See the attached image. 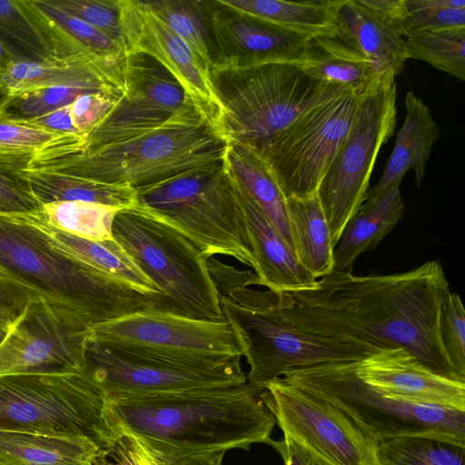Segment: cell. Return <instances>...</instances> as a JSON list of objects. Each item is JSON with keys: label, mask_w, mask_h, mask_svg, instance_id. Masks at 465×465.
<instances>
[{"label": "cell", "mask_w": 465, "mask_h": 465, "mask_svg": "<svg viewBox=\"0 0 465 465\" xmlns=\"http://www.w3.org/2000/svg\"><path fill=\"white\" fill-rule=\"evenodd\" d=\"M206 15L214 66L299 63L308 41L239 13L219 0L206 1Z\"/></svg>", "instance_id": "d6986e66"}, {"label": "cell", "mask_w": 465, "mask_h": 465, "mask_svg": "<svg viewBox=\"0 0 465 465\" xmlns=\"http://www.w3.org/2000/svg\"><path fill=\"white\" fill-rule=\"evenodd\" d=\"M440 339L459 375L465 380V312L458 293L449 292L440 311Z\"/></svg>", "instance_id": "b9f144b4"}, {"label": "cell", "mask_w": 465, "mask_h": 465, "mask_svg": "<svg viewBox=\"0 0 465 465\" xmlns=\"http://www.w3.org/2000/svg\"><path fill=\"white\" fill-rule=\"evenodd\" d=\"M60 9L82 19L124 45L123 0H51Z\"/></svg>", "instance_id": "60d3db41"}, {"label": "cell", "mask_w": 465, "mask_h": 465, "mask_svg": "<svg viewBox=\"0 0 465 465\" xmlns=\"http://www.w3.org/2000/svg\"><path fill=\"white\" fill-rule=\"evenodd\" d=\"M10 328H11V326L8 327V326H4V325L0 324V344L4 341V340L7 336V334L10 331Z\"/></svg>", "instance_id": "f907efd6"}, {"label": "cell", "mask_w": 465, "mask_h": 465, "mask_svg": "<svg viewBox=\"0 0 465 465\" xmlns=\"http://www.w3.org/2000/svg\"><path fill=\"white\" fill-rule=\"evenodd\" d=\"M108 396L86 371L0 376V430L86 438L107 454L120 440Z\"/></svg>", "instance_id": "ba28073f"}, {"label": "cell", "mask_w": 465, "mask_h": 465, "mask_svg": "<svg viewBox=\"0 0 465 465\" xmlns=\"http://www.w3.org/2000/svg\"><path fill=\"white\" fill-rule=\"evenodd\" d=\"M239 386L110 397L107 411L119 439L147 448L192 451L271 444L275 418L262 393Z\"/></svg>", "instance_id": "7a4b0ae2"}, {"label": "cell", "mask_w": 465, "mask_h": 465, "mask_svg": "<svg viewBox=\"0 0 465 465\" xmlns=\"http://www.w3.org/2000/svg\"><path fill=\"white\" fill-rule=\"evenodd\" d=\"M357 375L386 397L465 411V382L439 375L402 348L356 361Z\"/></svg>", "instance_id": "44dd1931"}, {"label": "cell", "mask_w": 465, "mask_h": 465, "mask_svg": "<svg viewBox=\"0 0 465 465\" xmlns=\"http://www.w3.org/2000/svg\"><path fill=\"white\" fill-rule=\"evenodd\" d=\"M114 207L86 202H55L43 204L39 216L50 226L94 241L113 240Z\"/></svg>", "instance_id": "e575fe53"}, {"label": "cell", "mask_w": 465, "mask_h": 465, "mask_svg": "<svg viewBox=\"0 0 465 465\" xmlns=\"http://www.w3.org/2000/svg\"><path fill=\"white\" fill-rule=\"evenodd\" d=\"M88 332L31 299L0 344V376L84 372Z\"/></svg>", "instance_id": "e0dca14e"}, {"label": "cell", "mask_w": 465, "mask_h": 465, "mask_svg": "<svg viewBox=\"0 0 465 465\" xmlns=\"http://www.w3.org/2000/svg\"><path fill=\"white\" fill-rule=\"evenodd\" d=\"M158 19L182 38L211 68L213 55L207 25L206 1H142Z\"/></svg>", "instance_id": "836d02e7"}, {"label": "cell", "mask_w": 465, "mask_h": 465, "mask_svg": "<svg viewBox=\"0 0 465 465\" xmlns=\"http://www.w3.org/2000/svg\"><path fill=\"white\" fill-rule=\"evenodd\" d=\"M282 457L283 465H320L303 449L289 438L272 440L270 444Z\"/></svg>", "instance_id": "681fc988"}, {"label": "cell", "mask_w": 465, "mask_h": 465, "mask_svg": "<svg viewBox=\"0 0 465 465\" xmlns=\"http://www.w3.org/2000/svg\"><path fill=\"white\" fill-rule=\"evenodd\" d=\"M144 448L157 460L160 465H223L225 454L223 450L192 451L165 448Z\"/></svg>", "instance_id": "bcb514c9"}, {"label": "cell", "mask_w": 465, "mask_h": 465, "mask_svg": "<svg viewBox=\"0 0 465 465\" xmlns=\"http://www.w3.org/2000/svg\"><path fill=\"white\" fill-rule=\"evenodd\" d=\"M26 122L55 134L80 135L71 119L70 104Z\"/></svg>", "instance_id": "c3c4849f"}, {"label": "cell", "mask_w": 465, "mask_h": 465, "mask_svg": "<svg viewBox=\"0 0 465 465\" xmlns=\"http://www.w3.org/2000/svg\"><path fill=\"white\" fill-rule=\"evenodd\" d=\"M96 343L174 360L211 362L242 358L243 343L227 322H210L144 310L96 325Z\"/></svg>", "instance_id": "5bb4252c"}, {"label": "cell", "mask_w": 465, "mask_h": 465, "mask_svg": "<svg viewBox=\"0 0 465 465\" xmlns=\"http://www.w3.org/2000/svg\"><path fill=\"white\" fill-rule=\"evenodd\" d=\"M102 456L86 438L0 430V465H94Z\"/></svg>", "instance_id": "484cf974"}, {"label": "cell", "mask_w": 465, "mask_h": 465, "mask_svg": "<svg viewBox=\"0 0 465 465\" xmlns=\"http://www.w3.org/2000/svg\"><path fill=\"white\" fill-rule=\"evenodd\" d=\"M355 362L297 368L282 378L333 403L378 441L414 436L465 447V411L386 397L357 375Z\"/></svg>", "instance_id": "9c48e42d"}, {"label": "cell", "mask_w": 465, "mask_h": 465, "mask_svg": "<svg viewBox=\"0 0 465 465\" xmlns=\"http://www.w3.org/2000/svg\"><path fill=\"white\" fill-rule=\"evenodd\" d=\"M210 76L222 106L216 122L220 134L227 143L254 150L310 107L348 90L316 80L291 62L213 65Z\"/></svg>", "instance_id": "8992f818"}, {"label": "cell", "mask_w": 465, "mask_h": 465, "mask_svg": "<svg viewBox=\"0 0 465 465\" xmlns=\"http://www.w3.org/2000/svg\"><path fill=\"white\" fill-rule=\"evenodd\" d=\"M403 36L419 31L465 28L464 0H403Z\"/></svg>", "instance_id": "ab89813d"}, {"label": "cell", "mask_w": 465, "mask_h": 465, "mask_svg": "<svg viewBox=\"0 0 465 465\" xmlns=\"http://www.w3.org/2000/svg\"><path fill=\"white\" fill-rule=\"evenodd\" d=\"M124 63L125 58L90 57L48 62L9 61L0 71V88L5 95L61 85L124 93Z\"/></svg>", "instance_id": "603a6c76"}, {"label": "cell", "mask_w": 465, "mask_h": 465, "mask_svg": "<svg viewBox=\"0 0 465 465\" xmlns=\"http://www.w3.org/2000/svg\"><path fill=\"white\" fill-rule=\"evenodd\" d=\"M262 398L283 433L320 465H381L379 443L343 411L282 377Z\"/></svg>", "instance_id": "4fadbf2b"}, {"label": "cell", "mask_w": 465, "mask_h": 465, "mask_svg": "<svg viewBox=\"0 0 465 465\" xmlns=\"http://www.w3.org/2000/svg\"><path fill=\"white\" fill-rule=\"evenodd\" d=\"M211 274L220 292L225 320L240 336L249 365L246 382L264 391L268 381L302 367L333 361H359L367 357L300 331L277 312L272 292L257 291L255 275L209 258Z\"/></svg>", "instance_id": "5b68a950"}, {"label": "cell", "mask_w": 465, "mask_h": 465, "mask_svg": "<svg viewBox=\"0 0 465 465\" xmlns=\"http://www.w3.org/2000/svg\"><path fill=\"white\" fill-rule=\"evenodd\" d=\"M224 163L294 251L286 197L262 156L250 147L228 143Z\"/></svg>", "instance_id": "f1b7e54d"}, {"label": "cell", "mask_w": 465, "mask_h": 465, "mask_svg": "<svg viewBox=\"0 0 465 465\" xmlns=\"http://www.w3.org/2000/svg\"><path fill=\"white\" fill-rule=\"evenodd\" d=\"M60 135L63 134L26 121L10 119L0 102V170L12 173L26 170L35 155Z\"/></svg>", "instance_id": "74e56055"}, {"label": "cell", "mask_w": 465, "mask_h": 465, "mask_svg": "<svg viewBox=\"0 0 465 465\" xmlns=\"http://www.w3.org/2000/svg\"><path fill=\"white\" fill-rule=\"evenodd\" d=\"M219 1L239 13L308 40L336 32V10L339 0Z\"/></svg>", "instance_id": "83f0119b"}, {"label": "cell", "mask_w": 465, "mask_h": 465, "mask_svg": "<svg viewBox=\"0 0 465 465\" xmlns=\"http://www.w3.org/2000/svg\"><path fill=\"white\" fill-rule=\"evenodd\" d=\"M113 238L161 293L153 310L210 322L226 321L209 256L173 226L140 209L120 210Z\"/></svg>", "instance_id": "52a82bcc"}, {"label": "cell", "mask_w": 465, "mask_h": 465, "mask_svg": "<svg viewBox=\"0 0 465 465\" xmlns=\"http://www.w3.org/2000/svg\"><path fill=\"white\" fill-rule=\"evenodd\" d=\"M39 213L35 216L40 226L65 250L146 296L149 307L159 301L160 292L114 239L94 241L67 233L47 224Z\"/></svg>", "instance_id": "1f68e13d"}, {"label": "cell", "mask_w": 465, "mask_h": 465, "mask_svg": "<svg viewBox=\"0 0 465 465\" xmlns=\"http://www.w3.org/2000/svg\"><path fill=\"white\" fill-rule=\"evenodd\" d=\"M104 458H105V456H102V457H100V458L96 460V462L94 463V465H105Z\"/></svg>", "instance_id": "f5cc1de1"}, {"label": "cell", "mask_w": 465, "mask_h": 465, "mask_svg": "<svg viewBox=\"0 0 465 465\" xmlns=\"http://www.w3.org/2000/svg\"><path fill=\"white\" fill-rule=\"evenodd\" d=\"M403 0H339L336 31L374 65L383 79L399 76L408 60Z\"/></svg>", "instance_id": "ffe728a7"}, {"label": "cell", "mask_w": 465, "mask_h": 465, "mask_svg": "<svg viewBox=\"0 0 465 465\" xmlns=\"http://www.w3.org/2000/svg\"><path fill=\"white\" fill-rule=\"evenodd\" d=\"M0 48L8 62L65 59L25 0H0Z\"/></svg>", "instance_id": "d6a6232c"}, {"label": "cell", "mask_w": 465, "mask_h": 465, "mask_svg": "<svg viewBox=\"0 0 465 465\" xmlns=\"http://www.w3.org/2000/svg\"><path fill=\"white\" fill-rule=\"evenodd\" d=\"M294 252L302 266L316 279L334 270L329 224L317 193L305 198H286Z\"/></svg>", "instance_id": "f546056e"}, {"label": "cell", "mask_w": 465, "mask_h": 465, "mask_svg": "<svg viewBox=\"0 0 465 465\" xmlns=\"http://www.w3.org/2000/svg\"><path fill=\"white\" fill-rule=\"evenodd\" d=\"M42 207L18 172L0 170V214H37Z\"/></svg>", "instance_id": "ee69618b"}, {"label": "cell", "mask_w": 465, "mask_h": 465, "mask_svg": "<svg viewBox=\"0 0 465 465\" xmlns=\"http://www.w3.org/2000/svg\"><path fill=\"white\" fill-rule=\"evenodd\" d=\"M381 465H465V447L426 437L378 441Z\"/></svg>", "instance_id": "8d00e7d4"}, {"label": "cell", "mask_w": 465, "mask_h": 465, "mask_svg": "<svg viewBox=\"0 0 465 465\" xmlns=\"http://www.w3.org/2000/svg\"><path fill=\"white\" fill-rule=\"evenodd\" d=\"M105 465H160L136 440L122 438L104 458Z\"/></svg>", "instance_id": "7dc6e473"}, {"label": "cell", "mask_w": 465, "mask_h": 465, "mask_svg": "<svg viewBox=\"0 0 465 465\" xmlns=\"http://www.w3.org/2000/svg\"><path fill=\"white\" fill-rule=\"evenodd\" d=\"M7 59L5 56L2 54H0V71L5 66V64L7 63Z\"/></svg>", "instance_id": "816d5d0a"}, {"label": "cell", "mask_w": 465, "mask_h": 465, "mask_svg": "<svg viewBox=\"0 0 465 465\" xmlns=\"http://www.w3.org/2000/svg\"><path fill=\"white\" fill-rule=\"evenodd\" d=\"M450 292L438 260L408 272L357 276L335 271L314 288L272 292L279 314L300 331L368 357L402 348L433 372L463 381L440 339V311Z\"/></svg>", "instance_id": "6da1fadb"}, {"label": "cell", "mask_w": 465, "mask_h": 465, "mask_svg": "<svg viewBox=\"0 0 465 465\" xmlns=\"http://www.w3.org/2000/svg\"><path fill=\"white\" fill-rule=\"evenodd\" d=\"M406 115L396 134L392 152L380 180L369 189L364 201H372L394 187H400L404 174L412 170L415 184L420 187L434 143L441 130L429 106L413 92L405 95Z\"/></svg>", "instance_id": "cb8c5ba5"}, {"label": "cell", "mask_w": 465, "mask_h": 465, "mask_svg": "<svg viewBox=\"0 0 465 465\" xmlns=\"http://www.w3.org/2000/svg\"><path fill=\"white\" fill-rule=\"evenodd\" d=\"M299 64L314 79L361 95L387 80L381 78L372 63L337 31L309 39Z\"/></svg>", "instance_id": "d4e9b609"}, {"label": "cell", "mask_w": 465, "mask_h": 465, "mask_svg": "<svg viewBox=\"0 0 465 465\" xmlns=\"http://www.w3.org/2000/svg\"><path fill=\"white\" fill-rule=\"evenodd\" d=\"M136 192V208L178 230L209 257L230 256L253 268L224 162Z\"/></svg>", "instance_id": "30bf717a"}, {"label": "cell", "mask_w": 465, "mask_h": 465, "mask_svg": "<svg viewBox=\"0 0 465 465\" xmlns=\"http://www.w3.org/2000/svg\"><path fill=\"white\" fill-rule=\"evenodd\" d=\"M86 371L110 397L246 383L241 358L195 362L104 346L87 338Z\"/></svg>", "instance_id": "9a60e30c"}, {"label": "cell", "mask_w": 465, "mask_h": 465, "mask_svg": "<svg viewBox=\"0 0 465 465\" xmlns=\"http://www.w3.org/2000/svg\"><path fill=\"white\" fill-rule=\"evenodd\" d=\"M405 204L400 187H394L378 199L364 201L347 223L334 249L335 271H351L356 259L373 250L401 220Z\"/></svg>", "instance_id": "4316f807"}, {"label": "cell", "mask_w": 465, "mask_h": 465, "mask_svg": "<svg viewBox=\"0 0 465 465\" xmlns=\"http://www.w3.org/2000/svg\"><path fill=\"white\" fill-rule=\"evenodd\" d=\"M123 35L127 54H143L158 62L216 126L222 106L210 67L142 1L123 0Z\"/></svg>", "instance_id": "ac0fdd59"}, {"label": "cell", "mask_w": 465, "mask_h": 465, "mask_svg": "<svg viewBox=\"0 0 465 465\" xmlns=\"http://www.w3.org/2000/svg\"><path fill=\"white\" fill-rule=\"evenodd\" d=\"M396 97L395 79L382 81L362 96L351 130L318 186L334 246L363 203L380 149L394 133Z\"/></svg>", "instance_id": "7c38bea8"}, {"label": "cell", "mask_w": 465, "mask_h": 465, "mask_svg": "<svg viewBox=\"0 0 465 465\" xmlns=\"http://www.w3.org/2000/svg\"><path fill=\"white\" fill-rule=\"evenodd\" d=\"M227 144L210 118L193 110L120 141L64 154L35 155L27 169L138 190L223 163Z\"/></svg>", "instance_id": "277c9868"}, {"label": "cell", "mask_w": 465, "mask_h": 465, "mask_svg": "<svg viewBox=\"0 0 465 465\" xmlns=\"http://www.w3.org/2000/svg\"><path fill=\"white\" fill-rule=\"evenodd\" d=\"M0 272L88 331L149 305L146 296L58 244L35 214H0Z\"/></svg>", "instance_id": "3957f363"}, {"label": "cell", "mask_w": 465, "mask_h": 465, "mask_svg": "<svg viewBox=\"0 0 465 465\" xmlns=\"http://www.w3.org/2000/svg\"><path fill=\"white\" fill-rule=\"evenodd\" d=\"M362 96L345 90L320 102L255 150L271 168L286 198L316 193L351 130Z\"/></svg>", "instance_id": "8fae6325"}, {"label": "cell", "mask_w": 465, "mask_h": 465, "mask_svg": "<svg viewBox=\"0 0 465 465\" xmlns=\"http://www.w3.org/2000/svg\"><path fill=\"white\" fill-rule=\"evenodd\" d=\"M124 93L99 92L78 96L70 104V114L79 134L84 136L91 132L118 104Z\"/></svg>", "instance_id": "7bdbcfd3"}, {"label": "cell", "mask_w": 465, "mask_h": 465, "mask_svg": "<svg viewBox=\"0 0 465 465\" xmlns=\"http://www.w3.org/2000/svg\"><path fill=\"white\" fill-rule=\"evenodd\" d=\"M226 169L241 207L245 242L253 261L255 285L265 286L274 292L314 288L318 279L302 266L293 249L246 189Z\"/></svg>", "instance_id": "7402d4cb"}, {"label": "cell", "mask_w": 465, "mask_h": 465, "mask_svg": "<svg viewBox=\"0 0 465 465\" xmlns=\"http://www.w3.org/2000/svg\"><path fill=\"white\" fill-rule=\"evenodd\" d=\"M4 94V93L2 92L1 88H0V98L1 96Z\"/></svg>", "instance_id": "db71d44e"}, {"label": "cell", "mask_w": 465, "mask_h": 465, "mask_svg": "<svg viewBox=\"0 0 465 465\" xmlns=\"http://www.w3.org/2000/svg\"><path fill=\"white\" fill-rule=\"evenodd\" d=\"M35 298L39 297L0 272V324L12 326Z\"/></svg>", "instance_id": "f6af8a7d"}, {"label": "cell", "mask_w": 465, "mask_h": 465, "mask_svg": "<svg viewBox=\"0 0 465 465\" xmlns=\"http://www.w3.org/2000/svg\"><path fill=\"white\" fill-rule=\"evenodd\" d=\"M124 75L125 93L87 134L91 144H105L152 130L182 112L203 111L176 79L146 54H128Z\"/></svg>", "instance_id": "2e32d148"}, {"label": "cell", "mask_w": 465, "mask_h": 465, "mask_svg": "<svg viewBox=\"0 0 465 465\" xmlns=\"http://www.w3.org/2000/svg\"><path fill=\"white\" fill-rule=\"evenodd\" d=\"M89 93L99 92L84 86L61 85L14 95L4 94L0 102L7 117L27 121L69 105L78 96Z\"/></svg>", "instance_id": "f35d334b"}, {"label": "cell", "mask_w": 465, "mask_h": 465, "mask_svg": "<svg viewBox=\"0 0 465 465\" xmlns=\"http://www.w3.org/2000/svg\"><path fill=\"white\" fill-rule=\"evenodd\" d=\"M41 204L55 202H86L131 209L137 205V192L124 184H109L72 175L37 171L18 172Z\"/></svg>", "instance_id": "4dcf8cb0"}, {"label": "cell", "mask_w": 465, "mask_h": 465, "mask_svg": "<svg viewBox=\"0 0 465 465\" xmlns=\"http://www.w3.org/2000/svg\"><path fill=\"white\" fill-rule=\"evenodd\" d=\"M404 36L407 59L424 61L460 81L465 79V28L419 31Z\"/></svg>", "instance_id": "d590c367"}]
</instances>
